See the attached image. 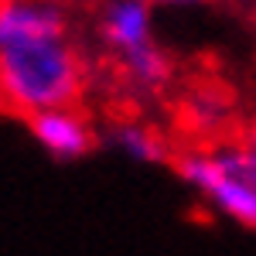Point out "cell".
Masks as SVG:
<instances>
[{
    "instance_id": "1",
    "label": "cell",
    "mask_w": 256,
    "mask_h": 256,
    "mask_svg": "<svg viewBox=\"0 0 256 256\" xmlns=\"http://www.w3.org/2000/svg\"><path fill=\"white\" fill-rule=\"evenodd\" d=\"M0 86L18 116L86 96L89 62L62 0H0Z\"/></svg>"
},
{
    "instance_id": "2",
    "label": "cell",
    "mask_w": 256,
    "mask_h": 256,
    "mask_svg": "<svg viewBox=\"0 0 256 256\" xmlns=\"http://www.w3.org/2000/svg\"><path fill=\"white\" fill-rule=\"evenodd\" d=\"M174 171L208 216L256 232V126L184 147Z\"/></svg>"
},
{
    "instance_id": "3",
    "label": "cell",
    "mask_w": 256,
    "mask_h": 256,
    "mask_svg": "<svg viewBox=\"0 0 256 256\" xmlns=\"http://www.w3.org/2000/svg\"><path fill=\"white\" fill-rule=\"evenodd\" d=\"M154 4L147 0H102L96 10V41L130 99H154L174 79V62L158 38Z\"/></svg>"
},
{
    "instance_id": "4",
    "label": "cell",
    "mask_w": 256,
    "mask_h": 256,
    "mask_svg": "<svg viewBox=\"0 0 256 256\" xmlns=\"http://www.w3.org/2000/svg\"><path fill=\"white\" fill-rule=\"evenodd\" d=\"M24 120H28L31 140L58 164H76V160L89 158L99 144L96 123L79 110V102L48 106V110H38Z\"/></svg>"
},
{
    "instance_id": "5",
    "label": "cell",
    "mask_w": 256,
    "mask_h": 256,
    "mask_svg": "<svg viewBox=\"0 0 256 256\" xmlns=\"http://www.w3.org/2000/svg\"><path fill=\"white\" fill-rule=\"evenodd\" d=\"M102 140L116 150L123 160L130 164H140V168H164L174 160V147L168 134L154 126L150 120L144 116H120L113 120L106 130H102Z\"/></svg>"
},
{
    "instance_id": "6",
    "label": "cell",
    "mask_w": 256,
    "mask_h": 256,
    "mask_svg": "<svg viewBox=\"0 0 256 256\" xmlns=\"http://www.w3.org/2000/svg\"><path fill=\"white\" fill-rule=\"evenodd\" d=\"M181 113L188 130H198L205 137H218L226 134V120H229V99L218 89H195L181 102Z\"/></svg>"
},
{
    "instance_id": "7",
    "label": "cell",
    "mask_w": 256,
    "mask_h": 256,
    "mask_svg": "<svg viewBox=\"0 0 256 256\" xmlns=\"http://www.w3.org/2000/svg\"><path fill=\"white\" fill-rule=\"evenodd\" d=\"M154 4L158 10H192V7H202L205 0H147Z\"/></svg>"
},
{
    "instance_id": "8",
    "label": "cell",
    "mask_w": 256,
    "mask_h": 256,
    "mask_svg": "<svg viewBox=\"0 0 256 256\" xmlns=\"http://www.w3.org/2000/svg\"><path fill=\"white\" fill-rule=\"evenodd\" d=\"M0 110H7V99H4V86H0Z\"/></svg>"
},
{
    "instance_id": "9",
    "label": "cell",
    "mask_w": 256,
    "mask_h": 256,
    "mask_svg": "<svg viewBox=\"0 0 256 256\" xmlns=\"http://www.w3.org/2000/svg\"><path fill=\"white\" fill-rule=\"evenodd\" d=\"M253 7H256V0H253Z\"/></svg>"
}]
</instances>
